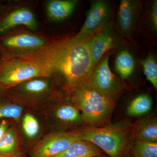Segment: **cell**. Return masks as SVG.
Listing matches in <instances>:
<instances>
[{
	"label": "cell",
	"mask_w": 157,
	"mask_h": 157,
	"mask_svg": "<svg viewBox=\"0 0 157 157\" xmlns=\"http://www.w3.org/2000/svg\"><path fill=\"white\" fill-rule=\"evenodd\" d=\"M93 36L77 42H70V38L57 41L40 58L68 92L89 81L94 69L90 52Z\"/></svg>",
	"instance_id": "1"
},
{
	"label": "cell",
	"mask_w": 157,
	"mask_h": 157,
	"mask_svg": "<svg viewBox=\"0 0 157 157\" xmlns=\"http://www.w3.org/2000/svg\"><path fill=\"white\" fill-rule=\"evenodd\" d=\"M131 124L128 122H119L101 128L86 126L69 132L79 140L94 144L108 157H122L129 151L133 142Z\"/></svg>",
	"instance_id": "2"
},
{
	"label": "cell",
	"mask_w": 157,
	"mask_h": 157,
	"mask_svg": "<svg viewBox=\"0 0 157 157\" xmlns=\"http://www.w3.org/2000/svg\"><path fill=\"white\" fill-rule=\"evenodd\" d=\"M68 93L86 127L101 128L110 124L115 102L98 92L89 82Z\"/></svg>",
	"instance_id": "3"
},
{
	"label": "cell",
	"mask_w": 157,
	"mask_h": 157,
	"mask_svg": "<svg viewBox=\"0 0 157 157\" xmlns=\"http://www.w3.org/2000/svg\"><path fill=\"white\" fill-rule=\"evenodd\" d=\"M61 87L52 75L31 78L3 92L25 109L41 112Z\"/></svg>",
	"instance_id": "4"
},
{
	"label": "cell",
	"mask_w": 157,
	"mask_h": 157,
	"mask_svg": "<svg viewBox=\"0 0 157 157\" xmlns=\"http://www.w3.org/2000/svg\"><path fill=\"white\" fill-rule=\"evenodd\" d=\"M40 113L45 120L47 133L69 132L86 127L69 93L62 87Z\"/></svg>",
	"instance_id": "5"
},
{
	"label": "cell",
	"mask_w": 157,
	"mask_h": 157,
	"mask_svg": "<svg viewBox=\"0 0 157 157\" xmlns=\"http://www.w3.org/2000/svg\"><path fill=\"white\" fill-rule=\"evenodd\" d=\"M53 75L39 60L0 58V90L5 91L31 78Z\"/></svg>",
	"instance_id": "6"
},
{
	"label": "cell",
	"mask_w": 157,
	"mask_h": 157,
	"mask_svg": "<svg viewBox=\"0 0 157 157\" xmlns=\"http://www.w3.org/2000/svg\"><path fill=\"white\" fill-rule=\"evenodd\" d=\"M112 52H108L93 69L90 84L106 98L115 102L129 89L124 80L113 73L109 66Z\"/></svg>",
	"instance_id": "7"
},
{
	"label": "cell",
	"mask_w": 157,
	"mask_h": 157,
	"mask_svg": "<svg viewBox=\"0 0 157 157\" xmlns=\"http://www.w3.org/2000/svg\"><path fill=\"white\" fill-rule=\"evenodd\" d=\"M55 42L27 31L14 32L0 38V54L1 57L10 58L32 53Z\"/></svg>",
	"instance_id": "8"
},
{
	"label": "cell",
	"mask_w": 157,
	"mask_h": 157,
	"mask_svg": "<svg viewBox=\"0 0 157 157\" xmlns=\"http://www.w3.org/2000/svg\"><path fill=\"white\" fill-rule=\"evenodd\" d=\"M14 124L19 136L21 152L26 155L47 133L45 120L40 112L26 109L18 122Z\"/></svg>",
	"instance_id": "9"
},
{
	"label": "cell",
	"mask_w": 157,
	"mask_h": 157,
	"mask_svg": "<svg viewBox=\"0 0 157 157\" xmlns=\"http://www.w3.org/2000/svg\"><path fill=\"white\" fill-rule=\"evenodd\" d=\"M112 14V7L107 1H92L83 25L77 34L70 38V42H82L92 37L111 21Z\"/></svg>",
	"instance_id": "10"
},
{
	"label": "cell",
	"mask_w": 157,
	"mask_h": 157,
	"mask_svg": "<svg viewBox=\"0 0 157 157\" xmlns=\"http://www.w3.org/2000/svg\"><path fill=\"white\" fill-rule=\"evenodd\" d=\"M143 2L139 0H121L118 11L117 29L124 39L133 41L143 11Z\"/></svg>",
	"instance_id": "11"
},
{
	"label": "cell",
	"mask_w": 157,
	"mask_h": 157,
	"mask_svg": "<svg viewBox=\"0 0 157 157\" xmlns=\"http://www.w3.org/2000/svg\"><path fill=\"white\" fill-rule=\"evenodd\" d=\"M78 140L70 132L47 133L28 154L29 157H55Z\"/></svg>",
	"instance_id": "12"
},
{
	"label": "cell",
	"mask_w": 157,
	"mask_h": 157,
	"mask_svg": "<svg viewBox=\"0 0 157 157\" xmlns=\"http://www.w3.org/2000/svg\"><path fill=\"white\" fill-rule=\"evenodd\" d=\"M35 31L38 28L36 16L30 9L21 7L14 9L0 20V36H4L18 26Z\"/></svg>",
	"instance_id": "13"
},
{
	"label": "cell",
	"mask_w": 157,
	"mask_h": 157,
	"mask_svg": "<svg viewBox=\"0 0 157 157\" xmlns=\"http://www.w3.org/2000/svg\"><path fill=\"white\" fill-rule=\"evenodd\" d=\"M114 42L113 26L111 21L94 35L92 39L90 52L94 69L112 48Z\"/></svg>",
	"instance_id": "14"
},
{
	"label": "cell",
	"mask_w": 157,
	"mask_h": 157,
	"mask_svg": "<svg viewBox=\"0 0 157 157\" xmlns=\"http://www.w3.org/2000/svg\"><path fill=\"white\" fill-rule=\"evenodd\" d=\"M130 134L133 142L157 143L156 117L146 116L131 123Z\"/></svg>",
	"instance_id": "15"
},
{
	"label": "cell",
	"mask_w": 157,
	"mask_h": 157,
	"mask_svg": "<svg viewBox=\"0 0 157 157\" xmlns=\"http://www.w3.org/2000/svg\"><path fill=\"white\" fill-rule=\"evenodd\" d=\"M114 66L118 76L125 81L135 73L137 67V59L129 48H121L116 55Z\"/></svg>",
	"instance_id": "16"
},
{
	"label": "cell",
	"mask_w": 157,
	"mask_h": 157,
	"mask_svg": "<svg viewBox=\"0 0 157 157\" xmlns=\"http://www.w3.org/2000/svg\"><path fill=\"white\" fill-rule=\"evenodd\" d=\"M75 0H50L45 6L47 17L56 22L63 21L73 14L77 6Z\"/></svg>",
	"instance_id": "17"
},
{
	"label": "cell",
	"mask_w": 157,
	"mask_h": 157,
	"mask_svg": "<svg viewBox=\"0 0 157 157\" xmlns=\"http://www.w3.org/2000/svg\"><path fill=\"white\" fill-rule=\"evenodd\" d=\"M102 155H104V152L94 144L78 139L55 157H89Z\"/></svg>",
	"instance_id": "18"
},
{
	"label": "cell",
	"mask_w": 157,
	"mask_h": 157,
	"mask_svg": "<svg viewBox=\"0 0 157 157\" xmlns=\"http://www.w3.org/2000/svg\"><path fill=\"white\" fill-rule=\"evenodd\" d=\"M22 153L17 128L14 122L11 124L0 140V156ZM23 154V153H22Z\"/></svg>",
	"instance_id": "19"
},
{
	"label": "cell",
	"mask_w": 157,
	"mask_h": 157,
	"mask_svg": "<svg viewBox=\"0 0 157 157\" xmlns=\"http://www.w3.org/2000/svg\"><path fill=\"white\" fill-rule=\"evenodd\" d=\"M25 109L10 100L3 91L0 90V121L9 119L17 123Z\"/></svg>",
	"instance_id": "20"
},
{
	"label": "cell",
	"mask_w": 157,
	"mask_h": 157,
	"mask_svg": "<svg viewBox=\"0 0 157 157\" xmlns=\"http://www.w3.org/2000/svg\"><path fill=\"white\" fill-rule=\"evenodd\" d=\"M153 106V100L149 95L142 94L134 98L127 106V115L132 117L143 116L148 113Z\"/></svg>",
	"instance_id": "21"
},
{
	"label": "cell",
	"mask_w": 157,
	"mask_h": 157,
	"mask_svg": "<svg viewBox=\"0 0 157 157\" xmlns=\"http://www.w3.org/2000/svg\"><path fill=\"white\" fill-rule=\"evenodd\" d=\"M144 73L155 89H157V63L154 55L149 53L141 63Z\"/></svg>",
	"instance_id": "22"
},
{
	"label": "cell",
	"mask_w": 157,
	"mask_h": 157,
	"mask_svg": "<svg viewBox=\"0 0 157 157\" xmlns=\"http://www.w3.org/2000/svg\"><path fill=\"white\" fill-rule=\"evenodd\" d=\"M129 151L133 157H157V143L133 142Z\"/></svg>",
	"instance_id": "23"
},
{
	"label": "cell",
	"mask_w": 157,
	"mask_h": 157,
	"mask_svg": "<svg viewBox=\"0 0 157 157\" xmlns=\"http://www.w3.org/2000/svg\"><path fill=\"white\" fill-rule=\"evenodd\" d=\"M147 19L149 25L152 31L155 33L157 32V1H151L147 9Z\"/></svg>",
	"instance_id": "24"
},
{
	"label": "cell",
	"mask_w": 157,
	"mask_h": 157,
	"mask_svg": "<svg viewBox=\"0 0 157 157\" xmlns=\"http://www.w3.org/2000/svg\"><path fill=\"white\" fill-rule=\"evenodd\" d=\"M11 120L3 119L0 121V140L11 124Z\"/></svg>",
	"instance_id": "25"
},
{
	"label": "cell",
	"mask_w": 157,
	"mask_h": 157,
	"mask_svg": "<svg viewBox=\"0 0 157 157\" xmlns=\"http://www.w3.org/2000/svg\"><path fill=\"white\" fill-rule=\"evenodd\" d=\"M0 157H29L27 155L22 153L17 154L10 155L0 156Z\"/></svg>",
	"instance_id": "26"
},
{
	"label": "cell",
	"mask_w": 157,
	"mask_h": 157,
	"mask_svg": "<svg viewBox=\"0 0 157 157\" xmlns=\"http://www.w3.org/2000/svg\"><path fill=\"white\" fill-rule=\"evenodd\" d=\"M122 157H133L131 154L130 151H128Z\"/></svg>",
	"instance_id": "27"
},
{
	"label": "cell",
	"mask_w": 157,
	"mask_h": 157,
	"mask_svg": "<svg viewBox=\"0 0 157 157\" xmlns=\"http://www.w3.org/2000/svg\"><path fill=\"white\" fill-rule=\"evenodd\" d=\"M89 157H108V156H106L104 155H97L94 156H91Z\"/></svg>",
	"instance_id": "28"
}]
</instances>
